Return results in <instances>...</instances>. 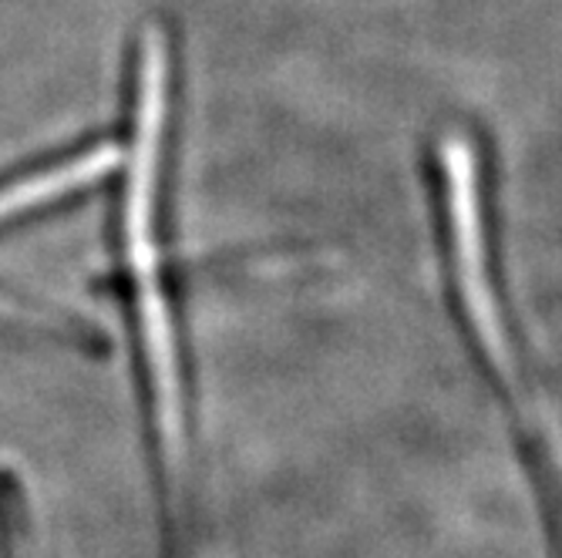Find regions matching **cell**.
I'll list each match as a JSON object with an SVG mask.
<instances>
[{
  "label": "cell",
  "instance_id": "6da1fadb",
  "mask_svg": "<svg viewBox=\"0 0 562 558\" xmlns=\"http://www.w3.org/2000/svg\"><path fill=\"white\" fill-rule=\"evenodd\" d=\"M135 162L122 206V249L128 280L135 286L138 340L145 374L156 400V424L162 451H186V414L179 350L162 293V236H159V185H162V128L169 112V44L159 31H148L142 44V68L135 81Z\"/></svg>",
  "mask_w": 562,
  "mask_h": 558
},
{
  "label": "cell",
  "instance_id": "7a4b0ae2",
  "mask_svg": "<svg viewBox=\"0 0 562 558\" xmlns=\"http://www.w3.org/2000/svg\"><path fill=\"white\" fill-rule=\"evenodd\" d=\"M119 156H122L119 145L101 141L94 148L75 151V156L47 166V169H37V172H27V175L4 182L0 185V226L31 213V209H44V206H50V202H58L65 195H75V192L101 182L119 166Z\"/></svg>",
  "mask_w": 562,
  "mask_h": 558
},
{
  "label": "cell",
  "instance_id": "3957f363",
  "mask_svg": "<svg viewBox=\"0 0 562 558\" xmlns=\"http://www.w3.org/2000/svg\"><path fill=\"white\" fill-rule=\"evenodd\" d=\"M0 558H47L27 509V494L8 468H0Z\"/></svg>",
  "mask_w": 562,
  "mask_h": 558
},
{
  "label": "cell",
  "instance_id": "277c9868",
  "mask_svg": "<svg viewBox=\"0 0 562 558\" xmlns=\"http://www.w3.org/2000/svg\"><path fill=\"white\" fill-rule=\"evenodd\" d=\"M0 320H18V323H55L50 317H37L34 310H24L21 303L0 299Z\"/></svg>",
  "mask_w": 562,
  "mask_h": 558
}]
</instances>
